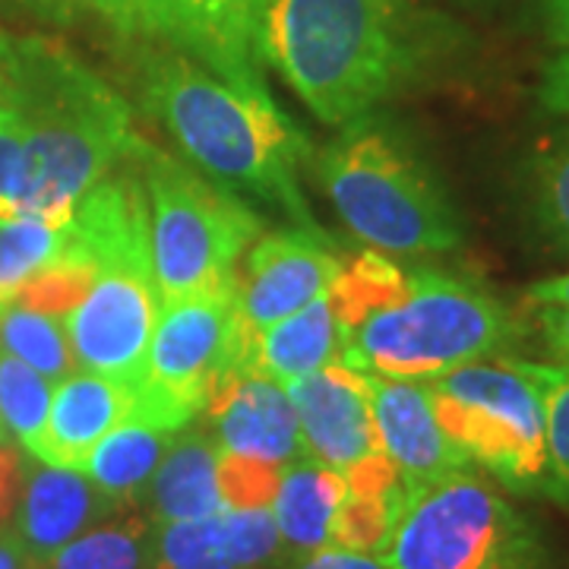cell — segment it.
<instances>
[{
  "label": "cell",
  "instance_id": "6da1fadb",
  "mask_svg": "<svg viewBox=\"0 0 569 569\" xmlns=\"http://www.w3.org/2000/svg\"><path fill=\"white\" fill-rule=\"evenodd\" d=\"M0 96L26 149L20 219L67 228L82 197L146 149L127 99L58 39L0 36Z\"/></svg>",
  "mask_w": 569,
  "mask_h": 569
},
{
  "label": "cell",
  "instance_id": "7a4b0ae2",
  "mask_svg": "<svg viewBox=\"0 0 569 569\" xmlns=\"http://www.w3.org/2000/svg\"><path fill=\"white\" fill-rule=\"evenodd\" d=\"M140 92L183 156L219 187L253 193L279 206L298 228L320 231L298 183L310 146L272 102L263 80L222 77L164 48L142 63Z\"/></svg>",
  "mask_w": 569,
  "mask_h": 569
},
{
  "label": "cell",
  "instance_id": "3957f363",
  "mask_svg": "<svg viewBox=\"0 0 569 569\" xmlns=\"http://www.w3.org/2000/svg\"><path fill=\"white\" fill-rule=\"evenodd\" d=\"M63 234L67 247L96 266L89 291L63 317L73 361L86 373L137 387L162 310L140 159L96 183Z\"/></svg>",
  "mask_w": 569,
  "mask_h": 569
},
{
  "label": "cell",
  "instance_id": "277c9868",
  "mask_svg": "<svg viewBox=\"0 0 569 569\" xmlns=\"http://www.w3.org/2000/svg\"><path fill=\"white\" fill-rule=\"evenodd\" d=\"M263 54L329 127L370 118L415 67L402 0H266Z\"/></svg>",
  "mask_w": 569,
  "mask_h": 569
},
{
  "label": "cell",
  "instance_id": "5b68a950",
  "mask_svg": "<svg viewBox=\"0 0 569 569\" xmlns=\"http://www.w3.org/2000/svg\"><path fill=\"white\" fill-rule=\"evenodd\" d=\"M522 332L516 313L478 284L415 269L396 305L342 336V365L370 377L427 383L493 358Z\"/></svg>",
  "mask_w": 569,
  "mask_h": 569
},
{
  "label": "cell",
  "instance_id": "8992f818",
  "mask_svg": "<svg viewBox=\"0 0 569 569\" xmlns=\"http://www.w3.org/2000/svg\"><path fill=\"white\" fill-rule=\"evenodd\" d=\"M317 174L346 228L387 257H437L462 244L447 190L387 130L351 123L320 156Z\"/></svg>",
  "mask_w": 569,
  "mask_h": 569
},
{
  "label": "cell",
  "instance_id": "52a82bcc",
  "mask_svg": "<svg viewBox=\"0 0 569 569\" xmlns=\"http://www.w3.org/2000/svg\"><path fill=\"white\" fill-rule=\"evenodd\" d=\"M140 174L162 305L231 288L241 257L263 234V219L231 190L149 142Z\"/></svg>",
  "mask_w": 569,
  "mask_h": 569
},
{
  "label": "cell",
  "instance_id": "ba28073f",
  "mask_svg": "<svg viewBox=\"0 0 569 569\" xmlns=\"http://www.w3.org/2000/svg\"><path fill=\"white\" fill-rule=\"evenodd\" d=\"M377 560L387 569H550L541 531L475 468L408 490Z\"/></svg>",
  "mask_w": 569,
  "mask_h": 569
},
{
  "label": "cell",
  "instance_id": "9c48e42d",
  "mask_svg": "<svg viewBox=\"0 0 569 569\" xmlns=\"http://www.w3.org/2000/svg\"><path fill=\"white\" fill-rule=\"evenodd\" d=\"M427 399L468 462L516 493H545V406L516 358H485L427 380Z\"/></svg>",
  "mask_w": 569,
  "mask_h": 569
},
{
  "label": "cell",
  "instance_id": "30bf717a",
  "mask_svg": "<svg viewBox=\"0 0 569 569\" xmlns=\"http://www.w3.org/2000/svg\"><path fill=\"white\" fill-rule=\"evenodd\" d=\"M228 320L231 288L162 305L140 383L133 387L130 421L178 433L203 415L206 399L224 370Z\"/></svg>",
  "mask_w": 569,
  "mask_h": 569
},
{
  "label": "cell",
  "instance_id": "8fae6325",
  "mask_svg": "<svg viewBox=\"0 0 569 569\" xmlns=\"http://www.w3.org/2000/svg\"><path fill=\"white\" fill-rule=\"evenodd\" d=\"M339 269L342 260L323 231L288 228L260 234L234 269L222 377L253 373L257 336L326 295Z\"/></svg>",
  "mask_w": 569,
  "mask_h": 569
},
{
  "label": "cell",
  "instance_id": "7c38bea8",
  "mask_svg": "<svg viewBox=\"0 0 569 569\" xmlns=\"http://www.w3.org/2000/svg\"><path fill=\"white\" fill-rule=\"evenodd\" d=\"M140 36L222 77L263 80L266 0H133Z\"/></svg>",
  "mask_w": 569,
  "mask_h": 569
},
{
  "label": "cell",
  "instance_id": "4fadbf2b",
  "mask_svg": "<svg viewBox=\"0 0 569 569\" xmlns=\"http://www.w3.org/2000/svg\"><path fill=\"white\" fill-rule=\"evenodd\" d=\"M288 396L298 411L307 456L317 462L348 471L367 456L380 452L367 373L332 361L295 380Z\"/></svg>",
  "mask_w": 569,
  "mask_h": 569
},
{
  "label": "cell",
  "instance_id": "5bb4252c",
  "mask_svg": "<svg viewBox=\"0 0 569 569\" xmlns=\"http://www.w3.org/2000/svg\"><path fill=\"white\" fill-rule=\"evenodd\" d=\"M206 430L222 452H241L272 466L307 456L288 389L263 373H224L203 406Z\"/></svg>",
  "mask_w": 569,
  "mask_h": 569
},
{
  "label": "cell",
  "instance_id": "9a60e30c",
  "mask_svg": "<svg viewBox=\"0 0 569 569\" xmlns=\"http://www.w3.org/2000/svg\"><path fill=\"white\" fill-rule=\"evenodd\" d=\"M370 406L377 443L387 452L389 462L399 468L408 490L425 488L452 471L475 468L462 456V449L443 433L425 383L370 377Z\"/></svg>",
  "mask_w": 569,
  "mask_h": 569
},
{
  "label": "cell",
  "instance_id": "2e32d148",
  "mask_svg": "<svg viewBox=\"0 0 569 569\" xmlns=\"http://www.w3.org/2000/svg\"><path fill=\"white\" fill-rule=\"evenodd\" d=\"M121 509V503H114L82 471L39 462L26 468L13 535L36 563H44L82 531L118 516Z\"/></svg>",
  "mask_w": 569,
  "mask_h": 569
},
{
  "label": "cell",
  "instance_id": "e0dca14e",
  "mask_svg": "<svg viewBox=\"0 0 569 569\" xmlns=\"http://www.w3.org/2000/svg\"><path fill=\"white\" fill-rule=\"evenodd\" d=\"M282 548L272 509H222L156 526L152 569H263Z\"/></svg>",
  "mask_w": 569,
  "mask_h": 569
},
{
  "label": "cell",
  "instance_id": "ac0fdd59",
  "mask_svg": "<svg viewBox=\"0 0 569 569\" xmlns=\"http://www.w3.org/2000/svg\"><path fill=\"white\" fill-rule=\"evenodd\" d=\"M133 418V387L99 373H70L54 383L36 459L44 466L82 471L92 449Z\"/></svg>",
  "mask_w": 569,
  "mask_h": 569
},
{
  "label": "cell",
  "instance_id": "d6986e66",
  "mask_svg": "<svg viewBox=\"0 0 569 569\" xmlns=\"http://www.w3.org/2000/svg\"><path fill=\"white\" fill-rule=\"evenodd\" d=\"M219 447L209 437L206 425L181 427L164 449L162 462L152 481L142 490L149 519L156 526L164 522H190L222 512V493L216 478Z\"/></svg>",
  "mask_w": 569,
  "mask_h": 569
},
{
  "label": "cell",
  "instance_id": "ffe728a7",
  "mask_svg": "<svg viewBox=\"0 0 569 569\" xmlns=\"http://www.w3.org/2000/svg\"><path fill=\"white\" fill-rule=\"evenodd\" d=\"M342 475H346V497L332 516L326 548L380 557L406 509V481L383 449L361 459Z\"/></svg>",
  "mask_w": 569,
  "mask_h": 569
},
{
  "label": "cell",
  "instance_id": "44dd1931",
  "mask_svg": "<svg viewBox=\"0 0 569 569\" xmlns=\"http://www.w3.org/2000/svg\"><path fill=\"white\" fill-rule=\"evenodd\" d=\"M332 361H342V329L329 291L263 329L253 342V373L284 389Z\"/></svg>",
  "mask_w": 569,
  "mask_h": 569
},
{
  "label": "cell",
  "instance_id": "7402d4cb",
  "mask_svg": "<svg viewBox=\"0 0 569 569\" xmlns=\"http://www.w3.org/2000/svg\"><path fill=\"white\" fill-rule=\"evenodd\" d=\"M346 497V475L301 456L282 468V481L272 500V519L282 545L295 553H313L329 545L332 516Z\"/></svg>",
  "mask_w": 569,
  "mask_h": 569
},
{
  "label": "cell",
  "instance_id": "603a6c76",
  "mask_svg": "<svg viewBox=\"0 0 569 569\" xmlns=\"http://www.w3.org/2000/svg\"><path fill=\"white\" fill-rule=\"evenodd\" d=\"M171 437H174L171 430L146 425V421H123L92 449V456L82 466V475L92 485H99L114 503L133 509L162 462Z\"/></svg>",
  "mask_w": 569,
  "mask_h": 569
},
{
  "label": "cell",
  "instance_id": "cb8c5ba5",
  "mask_svg": "<svg viewBox=\"0 0 569 569\" xmlns=\"http://www.w3.org/2000/svg\"><path fill=\"white\" fill-rule=\"evenodd\" d=\"M156 563V522L133 509L104 519L67 548L48 557L39 569H152Z\"/></svg>",
  "mask_w": 569,
  "mask_h": 569
},
{
  "label": "cell",
  "instance_id": "d4e9b609",
  "mask_svg": "<svg viewBox=\"0 0 569 569\" xmlns=\"http://www.w3.org/2000/svg\"><path fill=\"white\" fill-rule=\"evenodd\" d=\"M0 351L39 370L51 383H61L77 367L61 317L22 310V307H10L0 317Z\"/></svg>",
  "mask_w": 569,
  "mask_h": 569
},
{
  "label": "cell",
  "instance_id": "484cf974",
  "mask_svg": "<svg viewBox=\"0 0 569 569\" xmlns=\"http://www.w3.org/2000/svg\"><path fill=\"white\" fill-rule=\"evenodd\" d=\"M63 228L39 219H13L0 224V317L17 305L26 282L58 260Z\"/></svg>",
  "mask_w": 569,
  "mask_h": 569
},
{
  "label": "cell",
  "instance_id": "4316f807",
  "mask_svg": "<svg viewBox=\"0 0 569 569\" xmlns=\"http://www.w3.org/2000/svg\"><path fill=\"white\" fill-rule=\"evenodd\" d=\"M54 383L39 370L0 351V430L36 456L51 408Z\"/></svg>",
  "mask_w": 569,
  "mask_h": 569
},
{
  "label": "cell",
  "instance_id": "83f0119b",
  "mask_svg": "<svg viewBox=\"0 0 569 569\" xmlns=\"http://www.w3.org/2000/svg\"><path fill=\"white\" fill-rule=\"evenodd\" d=\"M545 406V443H548V488L545 493L569 507V367L538 365L516 358Z\"/></svg>",
  "mask_w": 569,
  "mask_h": 569
},
{
  "label": "cell",
  "instance_id": "f1b7e54d",
  "mask_svg": "<svg viewBox=\"0 0 569 569\" xmlns=\"http://www.w3.org/2000/svg\"><path fill=\"white\" fill-rule=\"evenodd\" d=\"M216 478H219L224 509H272L276 490L282 481V468L253 459V456L219 449Z\"/></svg>",
  "mask_w": 569,
  "mask_h": 569
},
{
  "label": "cell",
  "instance_id": "f546056e",
  "mask_svg": "<svg viewBox=\"0 0 569 569\" xmlns=\"http://www.w3.org/2000/svg\"><path fill=\"white\" fill-rule=\"evenodd\" d=\"M535 216L550 241L569 250V142L535 168Z\"/></svg>",
  "mask_w": 569,
  "mask_h": 569
},
{
  "label": "cell",
  "instance_id": "4dcf8cb0",
  "mask_svg": "<svg viewBox=\"0 0 569 569\" xmlns=\"http://www.w3.org/2000/svg\"><path fill=\"white\" fill-rule=\"evenodd\" d=\"M10 3L36 13L41 20L61 22V26L89 20L111 29V32H118L123 39L140 36L133 0H10Z\"/></svg>",
  "mask_w": 569,
  "mask_h": 569
},
{
  "label": "cell",
  "instance_id": "1f68e13d",
  "mask_svg": "<svg viewBox=\"0 0 569 569\" xmlns=\"http://www.w3.org/2000/svg\"><path fill=\"white\" fill-rule=\"evenodd\" d=\"M22 130L10 102L0 96V224L20 219L17 216V197L22 183Z\"/></svg>",
  "mask_w": 569,
  "mask_h": 569
},
{
  "label": "cell",
  "instance_id": "d6a6232c",
  "mask_svg": "<svg viewBox=\"0 0 569 569\" xmlns=\"http://www.w3.org/2000/svg\"><path fill=\"white\" fill-rule=\"evenodd\" d=\"M22 478H26V466H22L20 452L10 447L7 433L0 430V531L13 526V516L20 507Z\"/></svg>",
  "mask_w": 569,
  "mask_h": 569
},
{
  "label": "cell",
  "instance_id": "836d02e7",
  "mask_svg": "<svg viewBox=\"0 0 569 569\" xmlns=\"http://www.w3.org/2000/svg\"><path fill=\"white\" fill-rule=\"evenodd\" d=\"M538 102L545 104L550 114L569 118V48H560V54L545 63L541 82H538Z\"/></svg>",
  "mask_w": 569,
  "mask_h": 569
},
{
  "label": "cell",
  "instance_id": "e575fe53",
  "mask_svg": "<svg viewBox=\"0 0 569 569\" xmlns=\"http://www.w3.org/2000/svg\"><path fill=\"white\" fill-rule=\"evenodd\" d=\"M535 323L553 355V365L569 367V307H535Z\"/></svg>",
  "mask_w": 569,
  "mask_h": 569
},
{
  "label": "cell",
  "instance_id": "d590c367",
  "mask_svg": "<svg viewBox=\"0 0 569 569\" xmlns=\"http://www.w3.org/2000/svg\"><path fill=\"white\" fill-rule=\"evenodd\" d=\"M298 569H387L377 557L367 553H351V550L339 548H320L313 553L301 557Z\"/></svg>",
  "mask_w": 569,
  "mask_h": 569
},
{
  "label": "cell",
  "instance_id": "8d00e7d4",
  "mask_svg": "<svg viewBox=\"0 0 569 569\" xmlns=\"http://www.w3.org/2000/svg\"><path fill=\"white\" fill-rule=\"evenodd\" d=\"M526 305L531 310L535 307H569V272H560V276H550V279L529 284Z\"/></svg>",
  "mask_w": 569,
  "mask_h": 569
},
{
  "label": "cell",
  "instance_id": "74e56055",
  "mask_svg": "<svg viewBox=\"0 0 569 569\" xmlns=\"http://www.w3.org/2000/svg\"><path fill=\"white\" fill-rule=\"evenodd\" d=\"M541 17L553 44L569 48V0H541Z\"/></svg>",
  "mask_w": 569,
  "mask_h": 569
},
{
  "label": "cell",
  "instance_id": "f35d334b",
  "mask_svg": "<svg viewBox=\"0 0 569 569\" xmlns=\"http://www.w3.org/2000/svg\"><path fill=\"white\" fill-rule=\"evenodd\" d=\"M0 569H39V563L26 553L13 529L0 531Z\"/></svg>",
  "mask_w": 569,
  "mask_h": 569
}]
</instances>
